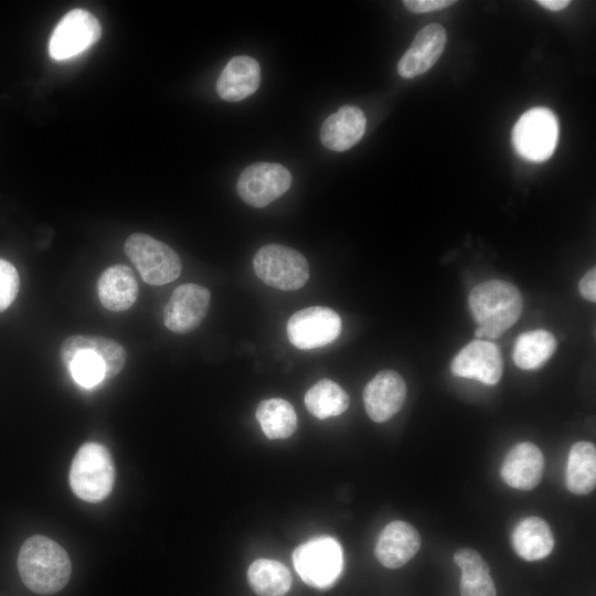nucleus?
<instances>
[{
  "label": "nucleus",
  "mask_w": 596,
  "mask_h": 596,
  "mask_svg": "<svg viewBox=\"0 0 596 596\" xmlns=\"http://www.w3.org/2000/svg\"><path fill=\"white\" fill-rule=\"evenodd\" d=\"M60 355L74 381L86 389L119 374L127 353L117 341L94 334H74L66 338Z\"/></svg>",
  "instance_id": "obj_1"
},
{
  "label": "nucleus",
  "mask_w": 596,
  "mask_h": 596,
  "mask_svg": "<svg viewBox=\"0 0 596 596\" xmlns=\"http://www.w3.org/2000/svg\"><path fill=\"white\" fill-rule=\"evenodd\" d=\"M18 570L29 589L50 595L65 587L71 577L72 564L66 551L55 541L33 535L20 547Z\"/></svg>",
  "instance_id": "obj_2"
},
{
  "label": "nucleus",
  "mask_w": 596,
  "mask_h": 596,
  "mask_svg": "<svg viewBox=\"0 0 596 596\" xmlns=\"http://www.w3.org/2000/svg\"><path fill=\"white\" fill-rule=\"evenodd\" d=\"M522 305V296L511 283L493 279L477 285L469 294V307L479 324L476 337H501L520 318Z\"/></svg>",
  "instance_id": "obj_3"
},
{
  "label": "nucleus",
  "mask_w": 596,
  "mask_h": 596,
  "mask_svg": "<svg viewBox=\"0 0 596 596\" xmlns=\"http://www.w3.org/2000/svg\"><path fill=\"white\" fill-rule=\"evenodd\" d=\"M114 479L115 468L108 449L94 441L82 445L70 469L73 492L84 501L98 502L110 493Z\"/></svg>",
  "instance_id": "obj_4"
},
{
  "label": "nucleus",
  "mask_w": 596,
  "mask_h": 596,
  "mask_svg": "<svg viewBox=\"0 0 596 596\" xmlns=\"http://www.w3.org/2000/svg\"><path fill=\"white\" fill-rule=\"evenodd\" d=\"M292 562L300 578L309 586L328 588L334 584L343 568V553L331 536L313 538L292 553Z\"/></svg>",
  "instance_id": "obj_5"
},
{
  "label": "nucleus",
  "mask_w": 596,
  "mask_h": 596,
  "mask_svg": "<svg viewBox=\"0 0 596 596\" xmlns=\"http://www.w3.org/2000/svg\"><path fill=\"white\" fill-rule=\"evenodd\" d=\"M124 249L143 281L149 285L171 283L181 274L182 263L175 251L148 234H131Z\"/></svg>",
  "instance_id": "obj_6"
},
{
  "label": "nucleus",
  "mask_w": 596,
  "mask_h": 596,
  "mask_svg": "<svg viewBox=\"0 0 596 596\" xmlns=\"http://www.w3.org/2000/svg\"><path fill=\"white\" fill-rule=\"evenodd\" d=\"M256 276L266 285L280 290H297L309 278V266L298 251L280 245L262 246L253 258Z\"/></svg>",
  "instance_id": "obj_7"
},
{
  "label": "nucleus",
  "mask_w": 596,
  "mask_h": 596,
  "mask_svg": "<svg viewBox=\"0 0 596 596\" xmlns=\"http://www.w3.org/2000/svg\"><path fill=\"white\" fill-rule=\"evenodd\" d=\"M557 139V118L552 110L542 107L526 110L512 130L514 150L532 162L547 160L556 148Z\"/></svg>",
  "instance_id": "obj_8"
},
{
  "label": "nucleus",
  "mask_w": 596,
  "mask_h": 596,
  "mask_svg": "<svg viewBox=\"0 0 596 596\" xmlns=\"http://www.w3.org/2000/svg\"><path fill=\"white\" fill-rule=\"evenodd\" d=\"M102 35L98 19L84 9L67 12L49 40V54L55 61L73 58L94 45Z\"/></svg>",
  "instance_id": "obj_9"
},
{
  "label": "nucleus",
  "mask_w": 596,
  "mask_h": 596,
  "mask_svg": "<svg viewBox=\"0 0 596 596\" xmlns=\"http://www.w3.org/2000/svg\"><path fill=\"white\" fill-rule=\"evenodd\" d=\"M340 316L328 307L312 306L295 312L287 322L291 344L311 350L334 341L341 332Z\"/></svg>",
  "instance_id": "obj_10"
},
{
  "label": "nucleus",
  "mask_w": 596,
  "mask_h": 596,
  "mask_svg": "<svg viewBox=\"0 0 596 596\" xmlns=\"http://www.w3.org/2000/svg\"><path fill=\"white\" fill-rule=\"evenodd\" d=\"M291 185L289 170L274 162H256L238 177L236 190L251 206L264 207L283 195Z\"/></svg>",
  "instance_id": "obj_11"
},
{
  "label": "nucleus",
  "mask_w": 596,
  "mask_h": 596,
  "mask_svg": "<svg viewBox=\"0 0 596 596\" xmlns=\"http://www.w3.org/2000/svg\"><path fill=\"white\" fill-rule=\"evenodd\" d=\"M211 294L198 284L178 286L163 309V323L172 332L188 333L195 330L205 318Z\"/></svg>",
  "instance_id": "obj_12"
},
{
  "label": "nucleus",
  "mask_w": 596,
  "mask_h": 596,
  "mask_svg": "<svg viewBox=\"0 0 596 596\" xmlns=\"http://www.w3.org/2000/svg\"><path fill=\"white\" fill-rule=\"evenodd\" d=\"M450 370L456 376L494 385L501 379L503 370L501 351L491 341L473 340L455 355Z\"/></svg>",
  "instance_id": "obj_13"
},
{
  "label": "nucleus",
  "mask_w": 596,
  "mask_h": 596,
  "mask_svg": "<svg viewBox=\"0 0 596 596\" xmlns=\"http://www.w3.org/2000/svg\"><path fill=\"white\" fill-rule=\"evenodd\" d=\"M407 387L403 377L393 370L379 372L363 390L368 416L376 423L393 417L403 406Z\"/></svg>",
  "instance_id": "obj_14"
},
{
  "label": "nucleus",
  "mask_w": 596,
  "mask_h": 596,
  "mask_svg": "<svg viewBox=\"0 0 596 596\" xmlns=\"http://www.w3.org/2000/svg\"><path fill=\"white\" fill-rule=\"evenodd\" d=\"M446 41V31L438 23L421 29L397 64L401 77L414 78L432 68L443 54Z\"/></svg>",
  "instance_id": "obj_15"
},
{
  "label": "nucleus",
  "mask_w": 596,
  "mask_h": 596,
  "mask_svg": "<svg viewBox=\"0 0 596 596\" xmlns=\"http://www.w3.org/2000/svg\"><path fill=\"white\" fill-rule=\"evenodd\" d=\"M421 544V535L413 525L395 520L380 533L374 552L383 566L398 568L415 556Z\"/></svg>",
  "instance_id": "obj_16"
},
{
  "label": "nucleus",
  "mask_w": 596,
  "mask_h": 596,
  "mask_svg": "<svg viewBox=\"0 0 596 596\" xmlns=\"http://www.w3.org/2000/svg\"><path fill=\"white\" fill-rule=\"evenodd\" d=\"M543 469L544 458L540 448L524 441L509 450L500 473L508 486L519 490H531L540 483Z\"/></svg>",
  "instance_id": "obj_17"
},
{
  "label": "nucleus",
  "mask_w": 596,
  "mask_h": 596,
  "mask_svg": "<svg viewBox=\"0 0 596 596\" xmlns=\"http://www.w3.org/2000/svg\"><path fill=\"white\" fill-rule=\"evenodd\" d=\"M365 127L364 113L356 106L345 105L323 121L320 140L332 151H345L361 140Z\"/></svg>",
  "instance_id": "obj_18"
},
{
  "label": "nucleus",
  "mask_w": 596,
  "mask_h": 596,
  "mask_svg": "<svg viewBox=\"0 0 596 596\" xmlns=\"http://www.w3.org/2000/svg\"><path fill=\"white\" fill-rule=\"evenodd\" d=\"M260 83V66L247 55L232 57L216 82L219 96L226 102H240L256 92Z\"/></svg>",
  "instance_id": "obj_19"
},
{
  "label": "nucleus",
  "mask_w": 596,
  "mask_h": 596,
  "mask_svg": "<svg viewBox=\"0 0 596 596\" xmlns=\"http://www.w3.org/2000/svg\"><path fill=\"white\" fill-rule=\"evenodd\" d=\"M98 298L110 311H125L136 301L138 283L132 270L123 264L106 268L97 283Z\"/></svg>",
  "instance_id": "obj_20"
},
{
  "label": "nucleus",
  "mask_w": 596,
  "mask_h": 596,
  "mask_svg": "<svg viewBox=\"0 0 596 596\" xmlns=\"http://www.w3.org/2000/svg\"><path fill=\"white\" fill-rule=\"evenodd\" d=\"M512 547L525 561L546 557L554 547V536L549 524L539 517L521 520L511 535Z\"/></svg>",
  "instance_id": "obj_21"
},
{
  "label": "nucleus",
  "mask_w": 596,
  "mask_h": 596,
  "mask_svg": "<svg viewBox=\"0 0 596 596\" xmlns=\"http://www.w3.org/2000/svg\"><path fill=\"white\" fill-rule=\"evenodd\" d=\"M566 488L574 494L590 493L596 486V448L589 441L575 443L565 468Z\"/></svg>",
  "instance_id": "obj_22"
},
{
  "label": "nucleus",
  "mask_w": 596,
  "mask_h": 596,
  "mask_svg": "<svg viewBox=\"0 0 596 596\" xmlns=\"http://www.w3.org/2000/svg\"><path fill=\"white\" fill-rule=\"evenodd\" d=\"M555 349L556 340L550 331L542 329L526 331L517 338L512 359L522 370H535L552 356Z\"/></svg>",
  "instance_id": "obj_23"
},
{
  "label": "nucleus",
  "mask_w": 596,
  "mask_h": 596,
  "mask_svg": "<svg viewBox=\"0 0 596 596\" xmlns=\"http://www.w3.org/2000/svg\"><path fill=\"white\" fill-rule=\"evenodd\" d=\"M247 579L258 596H284L291 586L289 570L283 563L269 558L254 561L248 567Z\"/></svg>",
  "instance_id": "obj_24"
},
{
  "label": "nucleus",
  "mask_w": 596,
  "mask_h": 596,
  "mask_svg": "<svg viewBox=\"0 0 596 596\" xmlns=\"http://www.w3.org/2000/svg\"><path fill=\"white\" fill-rule=\"evenodd\" d=\"M256 419L269 439H285L297 428V415L292 405L283 398L262 401L256 408Z\"/></svg>",
  "instance_id": "obj_25"
},
{
  "label": "nucleus",
  "mask_w": 596,
  "mask_h": 596,
  "mask_svg": "<svg viewBox=\"0 0 596 596\" xmlns=\"http://www.w3.org/2000/svg\"><path fill=\"white\" fill-rule=\"evenodd\" d=\"M305 404L310 414L324 419L344 413L349 407L350 398L339 384L322 379L307 391Z\"/></svg>",
  "instance_id": "obj_26"
},
{
  "label": "nucleus",
  "mask_w": 596,
  "mask_h": 596,
  "mask_svg": "<svg viewBox=\"0 0 596 596\" xmlns=\"http://www.w3.org/2000/svg\"><path fill=\"white\" fill-rule=\"evenodd\" d=\"M459 587L461 596H497L493 579L486 571L461 573Z\"/></svg>",
  "instance_id": "obj_27"
},
{
  "label": "nucleus",
  "mask_w": 596,
  "mask_h": 596,
  "mask_svg": "<svg viewBox=\"0 0 596 596\" xmlns=\"http://www.w3.org/2000/svg\"><path fill=\"white\" fill-rule=\"evenodd\" d=\"M19 287L20 278L15 267L0 258V312L14 301Z\"/></svg>",
  "instance_id": "obj_28"
},
{
  "label": "nucleus",
  "mask_w": 596,
  "mask_h": 596,
  "mask_svg": "<svg viewBox=\"0 0 596 596\" xmlns=\"http://www.w3.org/2000/svg\"><path fill=\"white\" fill-rule=\"evenodd\" d=\"M454 561L460 568L461 573L487 571L490 568L482 556L475 550L469 547H462L455 552Z\"/></svg>",
  "instance_id": "obj_29"
},
{
  "label": "nucleus",
  "mask_w": 596,
  "mask_h": 596,
  "mask_svg": "<svg viewBox=\"0 0 596 596\" xmlns=\"http://www.w3.org/2000/svg\"><path fill=\"white\" fill-rule=\"evenodd\" d=\"M456 3L450 0H405L403 4L414 13H426L441 10Z\"/></svg>",
  "instance_id": "obj_30"
},
{
  "label": "nucleus",
  "mask_w": 596,
  "mask_h": 596,
  "mask_svg": "<svg viewBox=\"0 0 596 596\" xmlns=\"http://www.w3.org/2000/svg\"><path fill=\"white\" fill-rule=\"evenodd\" d=\"M579 294L588 301H596V269H589L579 280Z\"/></svg>",
  "instance_id": "obj_31"
},
{
  "label": "nucleus",
  "mask_w": 596,
  "mask_h": 596,
  "mask_svg": "<svg viewBox=\"0 0 596 596\" xmlns=\"http://www.w3.org/2000/svg\"><path fill=\"white\" fill-rule=\"evenodd\" d=\"M541 7L551 11H561L568 7L571 1L568 0H539L536 1Z\"/></svg>",
  "instance_id": "obj_32"
}]
</instances>
